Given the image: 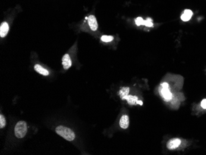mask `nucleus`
Masks as SVG:
<instances>
[{"label":"nucleus","mask_w":206,"mask_h":155,"mask_svg":"<svg viewBox=\"0 0 206 155\" xmlns=\"http://www.w3.org/2000/svg\"><path fill=\"white\" fill-rule=\"evenodd\" d=\"M88 22L89 26H90V29H91V30H93V31L97 30V29L98 28V22H97L96 19L95 17V15H91L88 17Z\"/></svg>","instance_id":"obj_5"},{"label":"nucleus","mask_w":206,"mask_h":155,"mask_svg":"<svg viewBox=\"0 0 206 155\" xmlns=\"http://www.w3.org/2000/svg\"><path fill=\"white\" fill-rule=\"evenodd\" d=\"M162 87L164 88V89H169L168 84L167 83H163L162 84Z\"/></svg>","instance_id":"obj_18"},{"label":"nucleus","mask_w":206,"mask_h":155,"mask_svg":"<svg viewBox=\"0 0 206 155\" xmlns=\"http://www.w3.org/2000/svg\"><path fill=\"white\" fill-rule=\"evenodd\" d=\"M193 11L190 9H185L181 15V19L184 22L190 21L193 16Z\"/></svg>","instance_id":"obj_6"},{"label":"nucleus","mask_w":206,"mask_h":155,"mask_svg":"<svg viewBox=\"0 0 206 155\" xmlns=\"http://www.w3.org/2000/svg\"><path fill=\"white\" fill-rule=\"evenodd\" d=\"M62 63L64 69H68L72 66V60L68 54H65L62 59Z\"/></svg>","instance_id":"obj_4"},{"label":"nucleus","mask_w":206,"mask_h":155,"mask_svg":"<svg viewBox=\"0 0 206 155\" xmlns=\"http://www.w3.org/2000/svg\"><path fill=\"white\" fill-rule=\"evenodd\" d=\"M9 25L7 22H3L1 24V27H0V37L3 38L6 36L7 33L9 31Z\"/></svg>","instance_id":"obj_7"},{"label":"nucleus","mask_w":206,"mask_h":155,"mask_svg":"<svg viewBox=\"0 0 206 155\" xmlns=\"http://www.w3.org/2000/svg\"><path fill=\"white\" fill-rule=\"evenodd\" d=\"M113 39H114V37L112 36L104 35L101 37V40L104 42H110L112 41Z\"/></svg>","instance_id":"obj_13"},{"label":"nucleus","mask_w":206,"mask_h":155,"mask_svg":"<svg viewBox=\"0 0 206 155\" xmlns=\"http://www.w3.org/2000/svg\"><path fill=\"white\" fill-rule=\"evenodd\" d=\"M34 69H35V70L38 73H39V74H40L42 75H43L45 76H46L49 75V71L48 70L45 69H44L42 66H41L39 64H36L35 66V67H34Z\"/></svg>","instance_id":"obj_10"},{"label":"nucleus","mask_w":206,"mask_h":155,"mask_svg":"<svg viewBox=\"0 0 206 155\" xmlns=\"http://www.w3.org/2000/svg\"><path fill=\"white\" fill-rule=\"evenodd\" d=\"M135 23L137 25H144L145 24V20H143V19L142 18H140V17H139V18H137L136 19H135Z\"/></svg>","instance_id":"obj_15"},{"label":"nucleus","mask_w":206,"mask_h":155,"mask_svg":"<svg viewBox=\"0 0 206 155\" xmlns=\"http://www.w3.org/2000/svg\"><path fill=\"white\" fill-rule=\"evenodd\" d=\"M145 25L151 27L153 26V23L152 22V19H151L150 18H148L146 21H145Z\"/></svg>","instance_id":"obj_16"},{"label":"nucleus","mask_w":206,"mask_h":155,"mask_svg":"<svg viewBox=\"0 0 206 155\" xmlns=\"http://www.w3.org/2000/svg\"><path fill=\"white\" fill-rule=\"evenodd\" d=\"M181 144V140L177 138L170 140L167 144V147L169 150H174L178 148Z\"/></svg>","instance_id":"obj_3"},{"label":"nucleus","mask_w":206,"mask_h":155,"mask_svg":"<svg viewBox=\"0 0 206 155\" xmlns=\"http://www.w3.org/2000/svg\"><path fill=\"white\" fill-rule=\"evenodd\" d=\"M126 100L130 105H135L137 103V101H138V98L136 96L133 95H128Z\"/></svg>","instance_id":"obj_12"},{"label":"nucleus","mask_w":206,"mask_h":155,"mask_svg":"<svg viewBox=\"0 0 206 155\" xmlns=\"http://www.w3.org/2000/svg\"><path fill=\"white\" fill-rule=\"evenodd\" d=\"M56 132L68 141H72L75 138L74 132L71 129L62 126L57 127L56 128Z\"/></svg>","instance_id":"obj_1"},{"label":"nucleus","mask_w":206,"mask_h":155,"mask_svg":"<svg viewBox=\"0 0 206 155\" xmlns=\"http://www.w3.org/2000/svg\"><path fill=\"white\" fill-rule=\"evenodd\" d=\"M130 92V89L128 87H123L119 92V95L122 100L127 99Z\"/></svg>","instance_id":"obj_11"},{"label":"nucleus","mask_w":206,"mask_h":155,"mask_svg":"<svg viewBox=\"0 0 206 155\" xmlns=\"http://www.w3.org/2000/svg\"><path fill=\"white\" fill-rule=\"evenodd\" d=\"M120 126L124 129H126L129 126V117L127 115H124L120 119Z\"/></svg>","instance_id":"obj_8"},{"label":"nucleus","mask_w":206,"mask_h":155,"mask_svg":"<svg viewBox=\"0 0 206 155\" xmlns=\"http://www.w3.org/2000/svg\"><path fill=\"white\" fill-rule=\"evenodd\" d=\"M201 105L203 109H206V99H202L201 103Z\"/></svg>","instance_id":"obj_17"},{"label":"nucleus","mask_w":206,"mask_h":155,"mask_svg":"<svg viewBox=\"0 0 206 155\" xmlns=\"http://www.w3.org/2000/svg\"><path fill=\"white\" fill-rule=\"evenodd\" d=\"M6 126V119L5 117L1 114L0 115V128L2 129Z\"/></svg>","instance_id":"obj_14"},{"label":"nucleus","mask_w":206,"mask_h":155,"mask_svg":"<svg viewBox=\"0 0 206 155\" xmlns=\"http://www.w3.org/2000/svg\"><path fill=\"white\" fill-rule=\"evenodd\" d=\"M160 92L165 101H168L172 98V94L170 92L169 89H164L162 87V89H160Z\"/></svg>","instance_id":"obj_9"},{"label":"nucleus","mask_w":206,"mask_h":155,"mask_svg":"<svg viewBox=\"0 0 206 155\" xmlns=\"http://www.w3.org/2000/svg\"><path fill=\"white\" fill-rule=\"evenodd\" d=\"M137 104H139L140 105H143V102L141 101H137Z\"/></svg>","instance_id":"obj_19"},{"label":"nucleus","mask_w":206,"mask_h":155,"mask_svg":"<svg viewBox=\"0 0 206 155\" xmlns=\"http://www.w3.org/2000/svg\"><path fill=\"white\" fill-rule=\"evenodd\" d=\"M27 132V126L25 121H19L15 126L14 133L18 139L24 138Z\"/></svg>","instance_id":"obj_2"}]
</instances>
